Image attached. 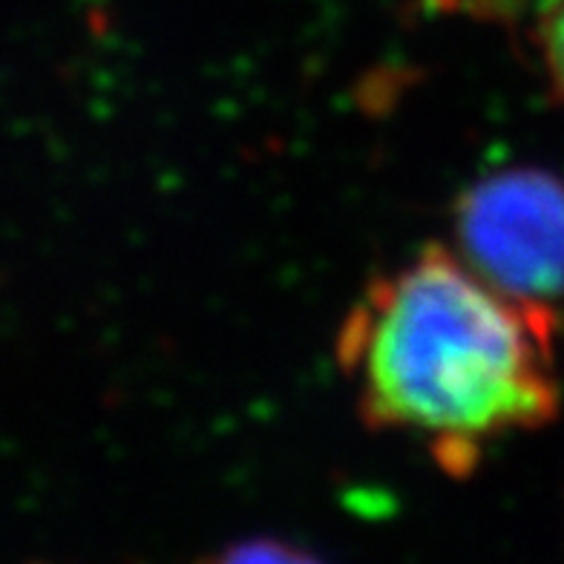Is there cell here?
Wrapping results in <instances>:
<instances>
[{
	"mask_svg": "<svg viewBox=\"0 0 564 564\" xmlns=\"http://www.w3.org/2000/svg\"><path fill=\"white\" fill-rule=\"evenodd\" d=\"M553 312L498 294L441 246L369 282L337 340L375 430L430 438L449 473H467L484 441L556 415Z\"/></svg>",
	"mask_w": 564,
	"mask_h": 564,
	"instance_id": "cell-1",
	"label": "cell"
},
{
	"mask_svg": "<svg viewBox=\"0 0 564 564\" xmlns=\"http://www.w3.org/2000/svg\"><path fill=\"white\" fill-rule=\"evenodd\" d=\"M460 260L487 285L553 312L564 300V182L535 167L478 178L455 202Z\"/></svg>",
	"mask_w": 564,
	"mask_h": 564,
	"instance_id": "cell-2",
	"label": "cell"
},
{
	"mask_svg": "<svg viewBox=\"0 0 564 564\" xmlns=\"http://www.w3.org/2000/svg\"><path fill=\"white\" fill-rule=\"evenodd\" d=\"M535 46L542 53L550 87L564 101V0H544L535 21Z\"/></svg>",
	"mask_w": 564,
	"mask_h": 564,
	"instance_id": "cell-3",
	"label": "cell"
},
{
	"mask_svg": "<svg viewBox=\"0 0 564 564\" xmlns=\"http://www.w3.org/2000/svg\"><path fill=\"white\" fill-rule=\"evenodd\" d=\"M225 562H260V558H271V562H285V558H308L303 550L289 547L282 542H246L242 547H230L223 553Z\"/></svg>",
	"mask_w": 564,
	"mask_h": 564,
	"instance_id": "cell-4",
	"label": "cell"
}]
</instances>
